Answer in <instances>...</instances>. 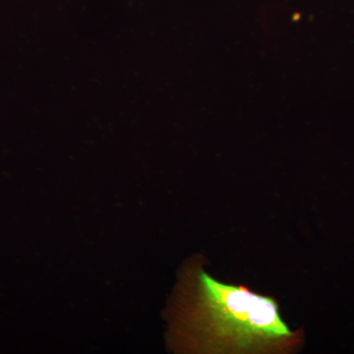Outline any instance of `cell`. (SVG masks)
Wrapping results in <instances>:
<instances>
[{"instance_id": "6da1fadb", "label": "cell", "mask_w": 354, "mask_h": 354, "mask_svg": "<svg viewBox=\"0 0 354 354\" xmlns=\"http://www.w3.org/2000/svg\"><path fill=\"white\" fill-rule=\"evenodd\" d=\"M180 317L181 334L198 351L220 354L288 353L302 334L292 332L274 298L198 272Z\"/></svg>"}]
</instances>
